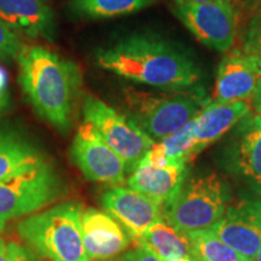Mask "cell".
<instances>
[{"label":"cell","instance_id":"cell-1","mask_svg":"<svg viewBox=\"0 0 261 261\" xmlns=\"http://www.w3.org/2000/svg\"><path fill=\"white\" fill-rule=\"evenodd\" d=\"M94 60L100 69L167 92L194 89L202 79L200 67L190 55L154 35L123 38L99 48Z\"/></svg>","mask_w":261,"mask_h":261},{"label":"cell","instance_id":"cell-2","mask_svg":"<svg viewBox=\"0 0 261 261\" xmlns=\"http://www.w3.org/2000/svg\"><path fill=\"white\" fill-rule=\"evenodd\" d=\"M17 62L18 83L34 112L58 132H69L83 94L79 65L40 45H24Z\"/></svg>","mask_w":261,"mask_h":261},{"label":"cell","instance_id":"cell-3","mask_svg":"<svg viewBox=\"0 0 261 261\" xmlns=\"http://www.w3.org/2000/svg\"><path fill=\"white\" fill-rule=\"evenodd\" d=\"M83 207L63 202L17 224L19 237L38 255L51 261H90L81 230Z\"/></svg>","mask_w":261,"mask_h":261},{"label":"cell","instance_id":"cell-4","mask_svg":"<svg viewBox=\"0 0 261 261\" xmlns=\"http://www.w3.org/2000/svg\"><path fill=\"white\" fill-rule=\"evenodd\" d=\"M231 202V189L223 177L210 173L184 180L162 208V218L182 233L205 230L223 217Z\"/></svg>","mask_w":261,"mask_h":261},{"label":"cell","instance_id":"cell-5","mask_svg":"<svg viewBox=\"0 0 261 261\" xmlns=\"http://www.w3.org/2000/svg\"><path fill=\"white\" fill-rule=\"evenodd\" d=\"M128 98L132 108L130 119L154 140H162L177 132L210 103L201 87L163 97L132 92Z\"/></svg>","mask_w":261,"mask_h":261},{"label":"cell","instance_id":"cell-6","mask_svg":"<svg viewBox=\"0 0 261 261\" xmlns=\"http://www.w3.org/2000/svg\"><path fill=\"white\" fill-rule=\"evenodd\" d=\"M64 192V182L50 162L0 181V232L8 221L40 211Z\"/></svg>","mask_w":261,"mask_h":261},{"label":"cell","instance_id":"cell-7","mask_svg":"<svg viewBox=\"0 0 261 261\" xmlns=\"http://www.w3.org/2000/svg\"><path fill=\"white\" fill-rule=\"evenodd\" d=\"M84 121L98 130L107 144L125 162L127 173H132L145 158L155 140L151 139L132 119L91 94L81 100Z\"/></svg>","mask_w":261,"mask_h":261},{"label":"cell","instance_id":"cell-8","mask_svg":"<svg viewBox=\"0 0 261 261\" xmlns=\"http://www.w3.org/2000/svg\"><path fill=\"white\" fill-rule=\"evenodd\" d=\"M173 11L201 44L218 52L232 47L237 34V16L231 2L174 0Z\"/></svg>","mask_w":261,"mask_h":261},{"label":"cell","instance_id":"cell-9","mask_svg":"<svg viewBox=\"0 0 261 261\" xmlns=\"http://www.w3.org/2000/svg\"><path fill=\"white\" fill-rule=\"evenodd\" d=\"M223 167L261 197V117L248 114L221 151Z\"/></svg>","mask_w":261,"mask_h":261},{"label":"cell","instance_id":"cell-10","mask_svg":"<svg viewBox=\"0 0 261 261\" xmlns=\"http://www.w3.org/2000/svg\"><path fill=\"white\" fill-rule=\"evenodd\" d=\"M70 156L87 179L120 187L126 181L122 159L107 144L91 123L84 121L75 135Z\"/></svg>","mask_w":261,"mask_h":261},{"label":"cell","instance_id":"cell-11","mask_svg":"<svg viewBox=\"0 0 261 261\" xmlns=\"http://www.w3.org/2000/svg\"><path fill=\"white\" fill-rule=\"evenodd\" d=\"M246 261H255L261 246V197H244L228 205L217 223L207 228Z\"/></svg>","mask_w":261,"mask_h":261},{"label":"cell","instance_id":"cell-12","mask_svg":"<svg viewBox=\"0 0 261 261\" xmlns=\"http://www.w3.org/2000/svg\"><path fill=\"white\" fill-rule=\"evenodd\" d=\"M102 203L132 240L139 241L156 221L162 219V208L130 188L114 187L104 192Z\"/></svg>","mask_w":261,"mask_h":261},{"label":"cell","instance_id":"cell-13","mask_svg":"<svg viewBox=\"0 0 261 261\" xmlns=\"http://www.w3.org/2000/svg\"><path fill=\"white\" fill-rule=\"evenodd\" d=\"M261 80V61L243 50H233L220 62L213 102L247 100Z\"/></svg>","mask_w":261,"mask_h":261},{"label":"cell","instance_id":"cell-14","mask_svg":"<svg viewBox=\"0 0 261 261\" xmlns=\"http://www.w3.org/2000/svg\"><path fill=\"white\" fill-rule=\"evenodd\" d=\"M84 246L90 261L110 260L129 247L132 237L106 212L87 208L81 212Z\"/></svg>","mask_w":261,"mask_h":261},{"label":"cell","instance_id":"cell-15","mask_svg":"<svg viewBox=\"0 0 261 261\" xmlns=\"http://www.w3.org/2000/svg\"><path fill=\"white\" fill-rule=\"evenodd\" d=\"M0 21L19 35L54 42L57 24L45 0H0Z\"/></svg>","mask_w":261,"mask_h":261},{"label":"cell","instance_id":"cell-16","mask_svg":"<svg viewBox=\"0 0 261 261\" xmlns=\"http://www.w3.org/2000/svg\"><path fill=\"white\" fill-rule=\"evenodd\" d=\"M46 162V154L27 135L14 127L0 126V181Z\"/></svg>","mask_w":261,"mask_h":261},{"label":"cell","instance_id":"cell-17","mask_svg":"<svg viewBox=\"0 0 261 261\" xmlns=\"http://www.w3.org/2000/svg\"><path fill=\"white\" fill-rule=\"evenodd\" d=\"M250 113L248 100L210 102L195 117L196 152H200L233 128Z\"/></svg>","mask_w":261,"mask_h":261},{"label":"cell","instance_id":"cell-18","mask_svg":"<svg viewBox=\"0 0 261 261\" xmlns=\"http://www.w3.org/2000/svg\"><path fill=\"white\" fill-rule=\"evenodd\" d=\"M187 165L156 168L139 163L138 167L130 173L127 184L130 189L163 208L179 191L187 177Z\"/></svg>","mask_w":261,"mask_h":261},{"label":"cell","instance_id":"cell-19","mask_svg":"<svg viewBox=\"0 0 261 261\" xmlns=\"http://www.w3.org/2000/svg\"><path fill=\"white\" fill-rule=\"evenodd\" d=\"M152 250L161 261L191 259L190 244L187 234L162 219L156 221L138 241Z\"/></svg>","mask_w":261,"mask_h":261},{"label":"cell","instance_id":"cell-20","mask_svg":"<svg viewBox=\"0 0 261 261\" xmlns=\"http://www.w3.org/2000/svg\"><path fill=\"white\" fill-rule=\"evenodd\" d=\"M156 0H74L71 10L83 17L103 19L129 15L154 4Z\"/></svg>","mask_w":261,"mask_h":261},{"label":"cell","instance_id":"cell-21","mask_svg":"<svg viewBox=\"0 0 261 261\" xmlns=\"http://www.w3.org/2000/svg\"><path fill=\"white\" fill-rule=\"evenodd\" d=\"M187 234L192 261H246L211 231H191Z\"/></svg>","mask_w":261,"mask_h":261},{"label":"cell","instance_id":"cell-22","mask_svg":"<svg viewBox=\"0 0 261 261\" xmlns=\"http://www.w3.org/2000/svg\"><path fill=\"white\" fill-rule=\"evenodd\" d=\"M166 154L175 165H188V162L197 155L195 138V119L187 123L177 132L160 140Z\"/></svg>","mask_w":261,"mask_h":261},{"label":"cell","instance_id":"cell-23","mask_svg":"<svg viewBox=\"0 0 261 261\" xmlns=\"http://www.w3.org/2000/svg\"><path fill=\"white\" fill-rule=\"evenodd\" d=\"M23 46L21 35L0 21V61L17 60Z\"/></svg>","mask_w":261,"mask_h":261},{"label":"cell","instance_id":"cell-24","mask_svg":"<svg viewBox=\"0 0 261 261\" xmlns=\"http://www.w3.org/2000/svg\"><path fill=\"white\" fill-rule=\"evenodd\" d=\"M243 51L261 61V11L254 15L248 23L244 34Z\"/></svg>","mask_w":261,"mask_h":261},{"label":"cell","instance_id":"cell-25","mask_svg":"<svg viewBox=\"0 0 261 261\" xmlns=\"http://www.w3.org/2000/svg\"><path fill=\"white\" fill-rule=\"evenodd\" d=\"M0 261H40L37 254L23 246L0 240Z\"/></svg>","mask_w":261,"mask_h":261},{"label":"cell","instance_id":"cell-26","mask_svg":"<svg viewBox=\"0 0 261 261\" xmlns=\"http://www.w3.org/2000/svg\"><path fill=\"white\" fill-rule=\"evenodd\" d=\"M140 163L152 166V167L156 168H163L167 167V166H178L168 158L165 149H163V146L160 144V143H155V144L151 146V149L149 150L148 154L145 155V158L142 160Z\"/></svg>","mask_w":261,"mask_h":261},{"label":"cell","instance_id":"cell-27","mask_svg":"<svg viewBox=\"0 0 261 261\" xmlns=\"http://www.w3.org/2000/svg\"><path fill=\"white\" fill-rule=\"evenodd\" d=\"M132 261H161L156 254L144 244L138 243V247L130 252Z\"/></svg>","mask_w":261,"mask_h":261},{"label":"cell","instance_id":"cell-28","mask_svg":"<svg viewBox=\"0 0 261 261\" xmlns=\"http://www.w3.org/2000/svg\"><path fill=\"white\" fill-rule=\"evenodd\" d=\"M10 103V93L8 90V81L4 71L0 69V117L6 112Z\"/></svg>","mask_w":261,"mask_h":261},{"label":"cell","instance_id":"cell-29","mask_svg":"<svg viewBox=\"0 0 261 261\" xmlns=\"http://www.w3.org/2000/svg\"><path fill=\"white\" fill-rule=\"evenodd\" d=\"M252 107L256 115L261 117V80L252 97Z\"/></svg>","mask_w":261,"mask_h":261},{"label":"cell","instance_id":"cell-30","mask_svg":"<svg viewBox=\"0 0 261 261\" xmlns=\"http://www.w3.org/2000/svg\"><path fill=\"white\" fill-rule=\"evenodd\" d=\"M109 261H132V256H130V252L123 254L121 256H116L114 259H110Z\"/></svg>","mask_w":261,"mask_h":261},{"label":"cell","instance_id":"cell-31","mask_svg":"<svg viewBox=\"0 0 261 261\" xmlns=\"http://www.w3.org/2000/svg\"><path fill=\"white\" fill-rule=\"evenodd\" d=\"M187 3H212V2H231V0H181Z\"/></svg>","mask_w":261,"mask_h":261},{"label":"cell","instance_id":"cell-32","mask_svg":"<svg viewBox=\"0 0 261 261\" xmlns=\"http://www.w3.org/2000/svg\"><path fill=\"white\" fill-rule=\"evenodd\" d=\"M255 261H261V246L259 248V252H257V255H256Z\"/></svg>","mask_w":261,"mask_h":261},{"label":"cell","instance_id":"cell-33","mask_svg":"<svg viewBox=\"0 0 261 261\" xmlns=\"http://www.w3.org/2000/svg\"><path fill=\"white\" fill-rule=\"evenodd\" d=\"M175 261H192L191 259H181V260H175Z\"/></svg>","mask_w":261,"mask_h":261}]
</instances>
